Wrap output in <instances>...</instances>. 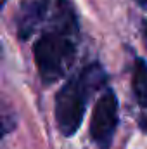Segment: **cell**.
Listing matches in <instances>:
<instances>
[{"label": "cell", "instance_id": "cell-7", "mask_svg": "<svg viewBox=\"0 0 147 149\" xmlns=\"http://www.w3.org/2000/svg\"><path fill=\"white\" fill-rule=\"evenodd\" d=\"M142 28H144V38H146V42H147V21H144Z\"/></svg>", "mask_w": 147, "mask_h": 149}, {"label": "cell", "instance_id": "cell-9", "mask_svg": "<svg viewBox=\"0 0 147 149\" xmlns=\"http://www.w3.org/2000/svg\"><path fill=\"white\" fill-rule=\"evenodd\" d=\"M3 3H5V0H0V7H2V5H3Z\"/></svg>", "mask_w": 147, "mask_h": 149}, {"label": "cell", "instance_id": "cell-4", "mask_svg": "<svg viewBox=\"0 0 147 149\" xmlns=\"http://www.w3.org/2000/svg\"><path fill=\"white\" fill-rule=\"evenodd\" d=\"M132 94L139 108L137 123L147 134V63L144 59H135L132 73Z\"/></svg>", "mask_w": 147, "mask_h": 149}, {"label": "cell", "instance_id": "cell-5", "mask_svg": "<svg viewBox=\"0 0 147 149\" xmlns=\"http://www.w3.org/2000/svg\"><path fill=\"white\" fill-rule=\"evenodd\" d=\"M49 0H30L23 3L17 17V35L21 40H28L43 24Z\"/></svg>", "mask_w": 147, "mask_h": 149}, {"label": "cell", "instance_id": "cell-2", "mask_svg": "<svg viewBox=\"0 0 147 149\" xmlns=\"http://www.w3.org/2000/svg\"><path fill=\"white\" fill-rule=\"evenodd\" d=\"M107 76L99 63H92L71 76L55 95V123L64 137L78 132L87 104L92 95L104 87Z\"/></svg>", "mask_w": 147, "mask_h": 149}, {"label": "cell", "instance_id": "cell-8", "mask_svg": "<svg viewBox=\"0 0 147 149\" xmlns=\"http://www.w3.org/2000/svg\"><path fill=\"white\" fill-rule=\"evenodd\" d=\"M139 5H142V7H147V0H135Z\"/></svg>", "mask_w": 147, "mask_h": 149}, {"label": "cell", "instance_id": "cell-6", "mask_svg": "<svg viewBox=\"0 0 147 149\" xmlns=\"http://www.w3.org/2000/svg\"><path fill=\"white\" fill-rule=\"evenodd\" d=\"M5 132H7V128H5V125H3V121H2V118H0V139L5 135Z\"/></svg>", "mask_w": 147, "mask_h": 149}, {"label": "cell", "instance_id": "cell-1", "mask_svg": "<svg viewBox=\"0 0 147 149\" xmlns=\"http://www.w3.org/2000/svg\"><path fill=\"white\" fill-rule=\"evenodd\" d=\"M43 24L49 28L33 47V56L43 83L61 80L73 66L78 52V19L68 0H49Z\"/></svg>", "mask_w": 147, "mask_h": 149}, {"label": "cell", "instance_id": "cell-3", "mask_svg": "<svg viewBox=\"0 0 147 149\" xmlns=\"http://www.w3.org/2000/svg\"><path fill=\"white\" fill-rule=\"evenodd\" d=\"M118 127V99L116 94L106 88L97 99L92 121H90V137L99 149H109Z\"/></svg>", "mask_w": 147, "mask_h": 149}]
</instances>
